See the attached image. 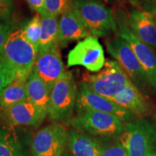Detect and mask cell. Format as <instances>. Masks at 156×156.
Listing matches in <instances>:
<instances>
[{
	"mask_svg": "<svg viewBox=\"0 0 156 156\" xmlns=\"http://www.w3.org/2000/svg\"><path fill=\"white\" fill-rule=\"evenodd\" d=\"M70 8L81 20L91 36L104 37L117 32L113 11L97 0H73Z\"/></svg>",
	"mask_w": 156,
	"mask_h": 156,
	"instance_id": "cell-1",
	"label": "cell"
},
{
	"mask_svg": "<svg viewBox=\"0 0 156 156\" xmlns=\"http://www.w3.org/2000/svg\"><path fill=\"white\" fill-rule=\"evenodd\" d=\"M77 86L71 72H65L50 93L47 116L49 119L69 125L77 100Z\"/></svg>",
	"mask_w": 156,
	"mask_h": 156,
	"instance_id": "cell-2",
	"label": "cell"
},
{
	"mask_svg": "<svg viewBox=\"0 0 156 156\" xmlns=\"http://www.w3.org/2000/svg\"><path fill=\"white\" fill-rule=\"evenodd\" d=\"M38 52L27 40L24 29L12 30L4 46L0 61L9 64L16 71L17 77L28 78Z\"/></svg>",
	"mask_w": 156,
	"mask_h": 156,
	"instance_id": "cell-3",
	"label": "cell"
},
{
	"mask_svg": "<svg viewBox=\"0 0 156 156\" xmlns=\"http://www.w3.org/2000/svg\"><path fill=\"white\" fill-rule=\"evenodd\" d=\"M117 140L125 147L129 156H149L156 142V129L149 121L141 118L124 124Z\"/></svg>",
	"mask_w": 156,
	"mask_h": 156,
	"instance_id": "cell-4",
	"label": "cell"
},
{
	"mask_svg": "<svg viewBox=\"0 0 156 156\" xmlns=\"http://www.w3.org/2000/svg\"><path fill=\"white\" fill-rule=\"evenodd\" d=\"M83 82L93 92L112 99L132 83L116 60L108 59L102 70L95 75H84Z\"/></svg>",
	"mask_w": 156,
	"mask_h": 156,
	"instance_id": "cell-5",
	"label": "cell"
},
{
	"mask_svg": "<svg viewBox=\"0 0 156 156\" xmlns=\"http://www.w3.org/2000/svg\"><path fill=\"white\" fill-rule=\"evenodd\" d=\"M119 117L107 113L87 111L76 114L70 121L69 125L77 131L94 137H117L124 128Z\"/></svg>",
	"mask_w": 156,
	"mask_h": 156,
	"instance_id": "cell-6",
	"label": "cell"
},
{
	"mask_svg": "<svg viewBox=\"0 0 156 156\" xmlns=\"http://www.w3.org/2000/svg\"><path fill=\"white\" fill-rule=\"evenodd\" d=\"M114 15L117 25L116 34L132 48L145 70L151 86L156 91V54L155 51L132 32L126 23L125 12L117 11Z\"/></svg>",
	"mask_w": 156,
	"mask_h": 156,
	"instance_id": "cell-7",
	"label": "cell"
},
{
	"mask_svg": "<svg viewBox=\"0 0 156 156\" xmlns=\"http://www.w3.org/2000/svg\"><path fill=\"white\" fill-rule=\"evenodd\" d=\"M67 129L63 124L53 122L33 136L30 156H63L68 142Z\"/></svg>",
	"mask_w": 156,
	"mask_h": 156,
	"instance_id": "cell-8",
	"label": "cell"
},
{
	"mask_svg": "<svg viewBox=\"0 0 156 156\" xmlns=\"http://www.w3.org/2000/svg\"><path fill=\"white\" fill-rule=\"evenodd\" d=\"M75 110L76 114L87 112L96 111L114 115L123 122H132L134 116L110 99L101 96L90 90L86 85L81 82L77 87V100Z\"/></svg>",
	"mask_w": 156,
	"mask_h": 156,
	"instance_id": "cell-9",
	"label": "cell"
},
{
	"mask_svg": "<svg viewBox=\"0 0 156 156\" xmlns=\"http://www.w3.org/2000/svg\"><path fill=\"white\" fill-rule=\"evenodd\" d=\"M106 46L108 53L120 64L136 87L138 85H151L143 67L125 41L119 37H116L107 39Z\"/></svg>",
	"mask_w": 156,
	"mask_h": 156,
	"instance_id": "cell-10",
	"label": "cell"
},
{
	"mask_svg": "<svg viewBox=\"0 0 156 156\" xmlns=\"http://www.w3.org/2000/svg\"><path fill=\"white\" fill-rule=\"evenodd\" d=\"M104 51L97 37L89 36L80 41L69 51L67 67L83 66L90 72L98 73L104 67Z\"/></svg>",
	"mask_w": 156,
	"mask_h": 156,
	"instance_id": "cell-11",
	"label": "cell"
},
{
	"mask_svg": "<svg viewBox=\"0 0 156 156\" xmlns=\"http://www.w3.org/2000/svg\"><path fill=\"white\" fill-rule=\"evenodd\" d=\"M34 68L51 92L54 84L66 72L59 51V46L39 51Z\"/></svg>",
	"mask_w": 156,
	"mask_h": 156,
	"instance_id": "cell-12",
	"label": "cell"
},
{
	"mask_svg": "<svg viewBox=\"0 0 156 156\" xmlns=\"http://www.w3.org/2000/svg\"><path fill=\"white\" fill-rule=\"evenodd\" d=\"M32 138L24 127L0 125V156H30Z\"/></svg>",
	"mask_w": 156,
	"mask_h": 156,
	"instance_id": "cell-13",
	"label": "cell"
},
{
	"mask_svg": "<svg viewBox=\"0 0 156 156\" xmlns=\"http://www.w3.org/2000/svg\"><path fill=\"white\" fill-rule=\"evenodd\" d=\"M2 115L7 124L25 127L40 126L47 114L30 101H26L3 110Z\"/></svg>",
	"mask_w": 156,
	"mask_h": 156,
	"instance_id": "cell-14",
	"label": "cell"
},
{
	"mask_svg": "<svg viewBox=\"0 0 156 156\" xmlns=\"http://www.w3.org/2000/svg\"><path fill=\"white\" fill-rule=\"evenodd\" d=\"M126 23L138 38L156 51V23L154 15L136 8L126 15Z\"/></svg>",
	"mask_w": 156,
	"mask_h": 156,
	"instance_id": "cell-15",
	"label": "cell"
},
{
	"mask_svg": "<svg viewBox=\"0 0 156 156\" xmlns=\"http://www.w3.org/2000/svg\"><path fill=\"white\" fill-rule=\"evenodd\" d=\"M91 36L81 20L70 7L58 20V42L59 46H65L68 43L80 40Z\"/></svg>",
	"mask_w": 156,
	"mask_h": 156,
	"instance_id": "cell-16",
	"label": "cell"
},
{
	"mask_svg": "<svg viewBox=\"0 0 156 156\" xmlns=\"http://www.w3.org/2000/svg\"><path fill=\"white\" fill-rule=\"evenodd\" d=\"M68 132L67 145L63 156H101L102 144L98 140L73 128Z\"/></svg>",
	"mask_w": 156,
	"mask_h": 156,
	"instance_id": "cell-17",
	"label": "cell"
},
{
	"mask_svg": "<svg viewBox=\"0 0 156 156\" xmlns=\"http://www.w3.org/2000/svg\"><path fill=\"white\" fill-rule=\"evenodd\" d=\"M111 101L131 112L134 116H146L151 112L149 103L132 83L129 84Z\"/></svg>",
	"mask_w": 156,
	"mask_h": 156,
	"instance_id": "cell-18",
	"label": "cell"
},
{
	"mask_svg": "<svg viewBox=\"0 0 156 156\" xmlns=\"http://www.w3.org/2000/svg\"><path fill=\"white\" fill-rule=\"evenodd\" d=\"M27 89L28 101L47 114L51 92L34 67L27 79Z\"/></svg>",
	"mask_w": 156,
	"mask_h": 156,
	"instance_id": "cell-19",
	"label": "cell"
},
{
	"mask_svg": "<svg viewBox=\"0 0 156 156\" xmlns=\"http://www.w3.org/2000/svg\"><path fill=\"white\" fill-rule=\"evenodd\" d=\"M27 79L16 77L15 80L5 89L0 97V109L2 111L17 103L28 101Z\"/></svg>",
	"mask_w": 156,
	"mask_h": 156,
	"instance_id": "cell-20",
	"label": "cell"
},
{
	"mask_svg": "<svg viewBox=\"0 0 156 156\" xmlns=\"http://www.w3.org/2000/svg\"><path fill=\"white\" fill-rule=\"evenodd\" d=\"M41 35L39 51L46 50L55 46H59L58 42V17L41 15Z\"/></svg>",
	"mask_w": 156,
	"mask_h": 156,
	"instance_id": "cell-21",
	"label": "cell"
},
{
	"mask_svg": "<svg viewBox=\"0 0 156 156\" xmlns=\"http://www.w3.org/2000/svg\"><path fill=\"white\" fill-rule=\"evenodd\" d=\"M24 32L27 40L37 50L39 49L41 27V15L34 16L27 24L24 28Z\"/></svg>",
	"mask_w": 156,
	"mask_h": 156,
	"instance_id": "cell-22",
	"label": "cell"
},
{
	"mask_svg": "<svg viewBox=\"0 0 156 156\" xmlns=\"http://www.w3.org/2000/svg\"><path fill=\"white\" fill-rule=\"evenodd\" d=\"M69 0H44L43 15L58 17L69 8Z\"/></svg>",
	"mask_w": 156,
	"mask_h": 156,
	"instance_id": "cell-23",
	"label": "cell"
},
{
	"mask_svg": "<svg viewBox=\"0 0 156 156\" xmlns=\"http://www.w3.org/2000/svg\"><path fill=\"white\" fill-rule=\"evenodd\" d=\"M16 77V71L9 64L0 61V97L6 87L15 80Z\"/></svg>",
	"mask_w": 156,
	"mask_h": 156,
	"instance_id": "cell-24",
	"label": "cell"
},
{
	"mask_svg": "<svg viewBox=\"0 0 156 156\" xmlns=\"http://www.w3.org/2000/svg\"><path fill=\"white\" fill-rule=\"evenodd\" d=\"M101 156H129L125 147L119 142L103 145Z\"/></svg>",
	"mask_w": 156,
	"mask_h": 156,
	"instance_id": "cell-25",
	"label": "cell"
},
{
	"mask_svg": "<svg viewBox=\"0 0 156 156\" xmlns=\"http://www.w3.org/2000/svg\"><path fill=\"white\" fill-rule=\"evenodd\" d=\"M12 30L10 23L8 20H0V58L7 39Z\"/></svg>",
	"mask_w": 156,
	"mask_h": 156,
	"instance_id": "cell-26",
	"label": "cell"
},
{
	"mask_svg": "<svg viewBox=\"0 0 156 156\" xmlns=\"http://www.w3.org/2000/svg\"><path fill=\"white\" fill-rule=\"evenodd\" d=\"M132 4L137 8L156 15V0H132Z\"/></svg>",
	"mask_w": 156,
	"mask_h": 156,
	"instance_id": "cell-27",
	"label": "cell"
},
{
	"mask_svg": "<svg viewBox=\"0 0 156 156\" xmlns=\"http://www.w3.org/2000/svg\"><path fill=\"white\" fill-rule=\"evenodd\" d=\"M14 10L13 0H0V20H7Z\"/></svg>",
	"mask_w": 156,
	"mask_h": 156,
	"instance_id": "cell-28",
	"label": "cell"
},
{
	"mask_svg": "<svg viewBox=\"0 0 156 156\" xmlns=\"http://www.w3.org/2000/svg\"><path fill=\"white\" fill-rule=\"evenodd\" d=\"M32 10L36 12L38 15L44 13V0H25Z\"/></svg>",
	"mask_w": 156,
	"mask_h": 156,
	"instance_id": "cell-29",
	"label": "cell"
},
{
	"mask_svg": "<svg viewBox=\"0 0 156 156\" xmlns=\"http://www.w3.org/2000/svg\"><path fill=\"white\" fill-rule=\"evenodd\" d=\"M155 16V23H156V15H154Z\"/></svg>",
	"mask_w": 156,
	"mask_h": 156,
	"instance_id": "cell-30",
	"label": "cell"
},
{
	"mask_svg": "<svg viewBox=\"0 0 156 156\" xmlns=\"http://www.w3.org/2000/svg\"><path fill=\"white\" fill-rule=\"evenodd\" d=\"M149 156H156V155H149Z\"/></svg>",
	"mask_w": 156,
	"mask_h": 156,
	"instance_id": "cell-31",
	"label": "cell"
}]
</instances>
